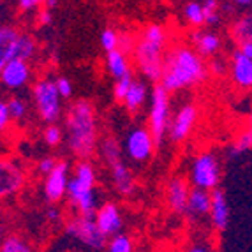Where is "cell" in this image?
<instances>
[{
  "instance_id": "cell-1",
  "label": "cell",
  "mask_w": 252,
  "mask_h": 252,
  "mask_svg": "<svg viewBox=\"0 0 252 252\" xmlns=\"http://www.w3.org/2000/svg\"><path fill=\"white\" fill-rule=\"evenodd\" d=\"M206 76L208 72L199 55L187 48H180L168 55V59L164 62L160 85L166 87L169 92H177L185 87L201 83Z\"/></svg>"
},
{
  "instance_id": "cell-2",
  "label": "cell",
  "mask_w": 252,
  "mask_h": 252,
  "mask_svg": "<svg viewBox=\"0 0 252 252\" xmlns=\"http://www.w3.org/2000/svg\"><path fill=\"white\" fill-rule=\"evenodd\" d=\"M67 139L69 147L76 157L89 159L95 150L97 141V120L95 109L90 102H76L67 115Z\"/></svg>"
},
{
  "instance_id": "cell-3",
  "label": "cell",
  "mask_w": 252,
  "mask_h": 252,
  "mask_svg": "<svg viewBox=\"0 0 252 252\" xmlns=\"http://www.w3.org/2000/svg\"><path fill=\"white\" fill-rule=\"evenodd\" d=\"M164 44L166 32L160 25H148L143 32V37L136 48V60L141 74L148 80L160 81L164 71Z\"/></svg>"
},
{
  "instance_id": "cell-4",
  "label": "cell",
  "mask_w": 252,
  "mask_h": 252,
  "mask_svg": "<svg viewBox=\"0 0 252 252\" xmlns=\"http://www.w3.org/2000/svg\"><path fill=\"white\" fill-rule=\"evenodd\" d=\"M150 132L156 139V145H162L166 130L169 127V90L162 85H157L152 92L150 106Z\"/></svg>"
},
{
  "instance_id": "cell-5",
  "label": "cell",
  "mask_w": 252,
  "mask_h": 252,
  "mask_svg": "<svg viewBox=\"0 0 252 252\" xmlns=\"http://www.w3.org/2000/svg\"><path fill=\"white\" fill-rule=\"evenodd\" d=\"M65 233H67V236L81 242L89 249L101 251V249L106 247V238L108 236L101 231V227H99V224H97V220L94 217L81 215V217L74 219L65 226Z\"/></svg>"
},
{
  "instance_id": "cell-6",
  "label": "cell",
  "mask_w": 252,
  "mask_h": 252,
  "mask_svg": "<svg viewBox=\"0 0 252 252\" xmlns=\"http://www.w3.org/2000/svg\"><path fill=\"white\" fill-rule=\"evenodd\" d=\"M60 92L57 83L50 80H41L34 87V99L37 111L44 122L53 124L60 117Z\"/></svg>"
},
{
  "instance_id": "cell-7",
  "label": "cell",
  "mask_w": 252,
  "mask_h": 252,
  "mask_svg": "<svg viewBox=\"0 0 252 252\" xmlns=\"http://www.w3.org/2000/svg\"><path fill=\"white\" fill-rule=\"evenodd\" d=\"M190 180L194 187H203V189H215L219 184V164L214 154L205 152L194 159L192 168H190Z\"/></svg>"
},
{
  "instance_id": "cell-8",
  "label": "cell",
  "mask_w": 252,
  "mask_h": 252,
  "mask_svg": "<svg viewBox=\"0 0 252 252\" xmlns=\"http://www.w3.org/2000/svg\"><path fill=\"white\" fill-rule=\"evenodd\" d=\"M67 194H69L71 203L78 208V212H80L81 215H85V217H94V219L97 217V214H95L97 199H95V194H94V185L83 184V182L74 177L72 180H69Z\"/></svg>"
},
{
  "instance_id": "cell-9",
  "label": "cell",
  "mask_w": 252,
  "mask_h": 252,
  "mask_svg": "<svg viewBox=\"0 0 252 252\" xmlns=\"http://www.w3.org/2000/svg\"><path fill=\"white\" fill-rule=\"evenodd\" d=\"M154 147H157L156 139H154L150 130L147 129H134L126 139L127 154H129L130 159L138 160V162L150 159V156L154 154Z\"/></svg>"
},
{
  "instance_id": "cell-10",
  "label": "cell",
  "mask_w": 252,
  "mask_h": 252,
  "mask_svg": "<svg viewBox=\"0 0 252 252\" xmlns=\"http://www.w3.org/2000/svg\"><path fill=\"white\" fill-rule=\"evenodd\" d=\"M35 53V42L29 35H18L14 41L0 46V67L14 59L30 60Z\"/></svg>"
},
{
  "instance_id": "cell-11",
  "label": "cell",
  "mask_w": 252,
  "mask_h": 252,
  "mask_svg": "<svg viewBox=\"0 0 252 252\" xmlns=\"http://www.w3.org/2000/svg\"><path fill=\"white\" fill-rule=\"evenodd\" d=\"M198 120V108L192 104H185L184 108H180L175 118H173L171 126H169V138L175 141V143H180L184 141L187 136L190 134L194 124Z\"/></svg>"
},
{
  "instance_id": "cell-12",
  "label": "cell",
  "mask_w": 252,
  "mask_h": 252,
  "mask_svg": "<svg viewBox=\"0 0 252 252\" xmlns=\"http://www.w3.org/2000/svg\"><path fill=\"white\" fill-rule=\"evenodd\" d=\"M67 162H57L55 169L46 175V182H44V194H46L48 201H60L67 192Z\"/></svg>"
},
{
  "instance_id": "cell-13",
  "label": "cell",
  "mask_w": 252,
  "mask_h": 252,
  "mask_svg": "<svg viewBox=\"0 0 252 252\" xmlns=\"http://www.w3.org/2000/svg\"><path fill=\"white\" fill-rule=\"evenodd\" d=\"M0 76H2V83L7 89H20L29 81L30 78V67L27 60L23 59H14L7 62L5 65L0 67Z\"/></svg>"
},
{
  "instance_id": "cell-14",
  "label": "cell",
  "mask_w": 252,
  "mask_h": 252,
  "mask_svg": "<svg viewBox=\"0 0 252 252\" xmlns=\"http://www.w3.org/2000/svg\"><path fill=\"white\" fill-rule=\"evenodd\" d=\"M212 210V190L203 189V187H194L190 189L189 201H187V214L192 219H201L210 215Z\"/></svg>"
},
{
  "instance_id": "cell-15",
  "label": "cell",
  "mask_w": 252,
  "mask_h": 252,
  "mask_svg": "<svg viewBox=\"0 0 252 252\" xmlns=\"http://www.w3.org/2000/svg\"><path fill=\"white\" fill-rule=\"evenodd\" d=\"M95 220L106 236H115L122 229V215L113 203H106L101 210L97 212Z\"/></svg>"
},
{
  "instance_id": "cell-16",
  "label": "cell",
  "mask_w": 252,
  "mask_h": 252,
  "mask_svg": "<svg viewBox=\"0 0 252 252\" xmlns=\"http://www.w3.org/2000/svg\"><path fill=\"white\" fill-rule=\"evenodd\" d=\"M210 219L217 231H226L229 224V206L226 196L220 189H212V210Z\"/></svg>"
},
{
  "instance_id": "cell-17",
  "label": "cell",
  "mask_w": 252,
  "mask_h": 252,
  "mask_svg": "<svg viewBox=\"0 0 252 252\" xmlns=\"http://www.w3.org/2000/svg\"><path fill=\"white\" fill-rule=\"evenodd\" d=\"M231 74L233 81L242 89H251L252 87V59L244 55L242 51H236L233 55L231 63Z\"/></svg>"
},
{
  "instance_id": "cell-18",
  "label": "cell",
  "mask_w": 252,
  "mask_h": 252,
  "mask_svg": "<svg viewBox=\"0 0 252 252\" xmlns=\"http://www.w3.org/2000/svg\"><path fill=\"white\" fill-rule=\"evenodd\" d=\"M189 184L184 178H175L168 185V205L171 206L177 214L187 210V201H189Z\"/></svg>"
},
{
  "instance_id": "cell-19",
  "label": "cell",
  "mask_w": 252,
  "mask_h": 252,
  "mask_svg": "<svg viewBox=\"0 0 252 252\" xmlns=\"http://www.w3.org/2000/svg\"><path fill=\"white\" fill-rule=\"evenodd\" d=\"M111 177H113V184L117 190L124 196H129L134 190V178L130 175L129 168L122 162V159L111 164Z\"/></svg>"
},
{
  "instance_id": "cell-20",
  "label": "cell",
  "mask_w": 252,
  "mask_h": 252,
  "mask_svg": "<svg viewBox=\"0 0 252 252\" xmlns=\"http://www.w3.org/2000/svg\"><path fill=\"white\" fill-rule=\"evenodd\" d=\"M23 173L14 164H2V194H9L18 190L23 185Z\"/></svg>"
},
{
  "instance_id": "cell-21",
  "label": "cell",
  "mask_w": 252,
  "mask_h": 252,
  "mask_svg": "<svg viewBox=\"0 0 252 252\" xmlns=\"http://www.w3.org/2000/svg\"><path fill=\"white\" fill-rule=\"evenodd\" d=\"M106 65H108V71L111 72V76H115L117 80L130 72L126 53L122 50H118V48L108 51V55H106Z\"/></svg>"
},
{
  "instance_id": "cell-22",
  "label": "cell",
  "mask_w": 252,
  "mask_h": 252,
  "mask_svg": "<svg viewBox=\"0 0 252 252\" xmlns=\"http://www.w3.org/2000/svg\"><path fill=\"white\" fill-rule=\"evenodd\" d=\"M145 99H147V87L141 81H132L129 92H127L126 99H124V104L129 109L130 113H136L141 106H143Z\"/></svg>"
},
{
  "instance_id": "cell-23",
  "label": "cell",
  "mask_w": 252,
  "mask_h": 252,
  "mask_svg": "<svg viewBox=\"0 0 252 252\" xmlns=\"http://www.w3.org/2000/svg\"><path fill=\"white\" fill-rule=\"evenodd\" d=\"M194 42H196V48H198L199 53L205 55V57L217 53L219 48H220V37L217 34H212V32L196 34L194 35Z\"/></svg>"
},
{
  "instance_id": "cell-24",
  "label": "cell",
  "mask_w": 252,
  "mask_h": 252,
  "mask_svg": "<svg viewBox=\"0 0 252 252\" xmlns=\"http://www.w3.org/2000/svg\"><path fill=\"white\" fill-rule=\"evenodd\" d=\"M233 35L238 39V42L252 41V14H245L242 20H238L233 27Z\"/></svg>"
},
{
  "instance_id": "cell-25",
  "label": "cell",
  "mask_w": 252,
  "mask_h": 252,
  "mask_svg": "<svg viewBox=\"0 0 252 252\" xmlns=\"http://www.w3.org/2000/svg\"><path fill=\"white\" fill-rule=\"evenodd\" d=\"M102 157H104V160L109 166L122 159V147H120V143L115 138L104 139V143H102Z\"/></svg>"
},
{
  "instance_id": "cell-26",
  "label": "cell",
  "mask_w": 252,
  "mask_h": 252,
  "mask_svg": "<svg viewBox=\"0 0 252 252\" xmlns=\"http://www.w3.org/2000/svg\"><path fill=\"white\" fill-rule=\"evenodd\" d=\"M185 18L189 23L192 25H203L206 23L205 21V11H203V4L199 2H189V4L185 5Z\"/></svg>"
},
{
  "instance_id": "cell-27",
  "label": "cell",
  "mask_w": 252,
  "mask_h": 252,
  "mask_svg": "<svg viewBox=\"0 0 252 252\" xmlns=\"http://www.w3.org/2000/svg\"><path fill=\"white\" fill-rule=\"evenodd\" d=\"M251 148H252V127L238 136V139H236L235 145L231 147V154L229 156L231 157L240 156V154H244V152L251 150Z\"/></svg>"
},
{
  "instance_id": "cell-28",
  "label": "cell",
  "mask_w": 252,
  "mask_h": 252,
  "mask_svg": "<svg viewBox=\"0 0 252 252\" xmlns=\"http://www.w3.org/2000/svg\"><path fill=\"white\" fill-rule=\"evenodd\" d=\"M108 251L109 252H130L132 251V242H130L129 236L118 235L117 233L113 238L109 240Z\"/></svg>"
},
{
  "instance_id": "cell-29",
  "label": "cell",
  "mask_w": 252,
  "mask_h": 252,
  "mask_svg": "<svg viewBox=\"0 0 252 252\" xmlns=\"http://www.w3.org/2000/svg\"><path fill=\"white\" fill-rule=\"evenodd\" d=\"M132 76H130V72L129 74H126V76H122V78H118L117 80V85H115V89H113V94H115V99H118V101H124L126 99V95H127V92H129V89H130V85H132Z\"/></svg>"
},
{
  "instance_id": "cell-30",
  "label": "cell",
  "mask_w": 252,
  "mask_h": 252,
  "mask_svg": "<svg viewBox=\"0 0 252 252\" xmlns=\"http://www.w3.org/2000/svg\"><path fill=\"white\" fill-rule=\"evenodd\" d=\"M0 251L2 252H30V247L21 238L9 236L7 240H4V244H2Z\"/></svg>"
},
{
  "instance_id": "cell-31",
  "label": "cell",
  "mask_w": 252,
  "mask_h": 252,
  "mask_svg": "<svg viewBox=\"0 0 252 252\" xmlns=\"http://www.w3.org/2000/svg\"><path fill=\"white\" fill-rule=\"evenodd\" d=\"M203 11H205V21L208 25H217L219 23V2L217 0H205L203 2Z\"/></svg>"
},
{
  "instance_id": "cell-32",
  "label": "cell",
  "mask_w": 252,
  "mask_h": 252,
  "mask_svg": "<svg viewBox=\"0 0 252 252\" xmlns=\"http://www.w3.org/2000/svg\"><path fill=\"white\" fill-rule=\"evenodd\" d=\"M9 104V111H11V118H14V120H21V118L25 117L27 113V104L23 99H20V97H13L11 101H7Z\"/></svg>"
},
{
  "instance_id": "cell-33",
  "label": "cell",
  "mask_w": 252,
  "mask_h": 252,
  "mask_svg": "<svg viewBox=\"0 0 252 252\" xmlns=\"http://www.w3.org/2000/svg\"><path fill=\"white\" fill-rule=\"evenodd\" d=\"M118 41H120V37H118L117 32L111 29H106L101 34V44L106 51H111V50H115V48H118Z\"/></svg>"
},
{
  "instance_id": "cell-34",
  "label": "cell",
  "mask_w": 252,
  "mask_h": 252,
  "mask_svg": "<svg viewBox=\"0 0 252 252\" xmlns=\"http://www.w3.org/2000/svg\"><path fill=\"white\" fill-rule=\"evenodd\" d=\"M44 139H46V143L50 147H57L62 141V130L57 126H53V124H50V127L44 130Z\"/></svg>"
},
{
  "instance_id": "cell-35",
  "label": "cell",
  "mask_w": 252,
  "mask_h": 252,
  "mask_svg": "<svg viewBox=\"0 0 252 252\" xmlns=\"http://www.w3.org/2000/svg\"><path fill=\"white\" fill-rule=\"evenodd\" d=\"M57 83V89H59V92H60V95L62 97H71V94H72V85H71V81L67 80V78H59V80L55 81Z\"/></svg>"
},
{
  "instance_id": "cell-36",
  "label": "cell",
  "mask_w": 252,
  "mask_h": 252,
  "mask_svg": "<svg viewBox=\"0 0 252 252\" xmlns=\"http://www.w3.org/2000/svg\"><path fill=\"white\" fill-rule=\"evenodd\" d=\"M55 166H57L55 159H51V157H44V159L39 162L37 169H39V173H42V175H50V173L55 169Z\"/></svg>"
},
{
  "instance_id": "cell-37",
  "label": "cell",
  "mask_w": 252,
  "mask_h": 252,
  "mask_svg": "<svg viewBox=\"0 0 252 252\" xmlns=\"http://www.w3.org/2000/svg\"><path fill=\"white\" fill-rule=\"evenodd\" d=\"M9 118H11V111H9V104L7 101H2L0 102V127L2 129H5V126H7Z\"/></svg>"
},
{
  "instance_id": "cell-38",
  "label": "cell",
  "mask_w": 252,
  "mask_h": 252,
  "mask_svg": "<svg viewBox=\"0 0 252 252\" xmlns=\"http://www.w3.org/2000/svg\"><path fill=\"white\" fill-rule=\"evenodd\" d=\"M42 2H46V0H20V9L21 11H32Z\"/></svg>"
},
{
  "instance_id": "cell-39",
  "label": "cell",
  "mask_w": 252,
  "mask_h": 252,
  "mask_svg": "<svg viewBox=\"0 0 252 252\" xmlns=\"http://www.w3.org/2000/svg\"><path fill=\"white\" fill-rule=\"evenodd\" d=\"M240 51L244 55H247V57H251L252 59V41H244L240 42Z\"/></svg>"
},
{
  "instance_id": "cell-40",
  "label": "cell",
  "mask_w": 252,
  "mask_h": 252,
  "mask_svg": "<svg viewBox=\"0 0 252 252\" xmlns=\"http://www.w3.org/2000/svg\"><path fill=\"white\" fill-rule=\"evenodd\" d=\"M212 72H214V74H222L224 72V63H220V62H214L212 63Z\"/></svg>"
},
{
  "instance_id": "cell-41",
  "label": "cell",
  "mask_w": 252,
  "mask_h": 252,
  "mask_svg": "<svg viewBox=\"0 0 252 252\" xmlns=\"http://www.w3.org/2000/svg\"><path fill=\"white\" fill-rule=\"evenodd\" d=\"M50 21H51L50 9H48V11H42V13H41V23H42V25H48Z\"/></svg>"
},
{
  "instance_id": "cell-42",
  "label": "cell",
  "mask_w": 252,
  "mask_h": 252,
  "mask_svg": "<svg viewBox=\"0 0 252 252\" xmlns=\"http://www.w3.org/2000/svg\"><path fill=\"white\" fill-rule=\"evenodd\" d=\"M231 2L236 5H251L252 4V0H231Z\"/></svg>"
},
{
  "instance_id": "cell-43",
  "label": "cell",
  "mask_w": 252,
  "mask_h": 252,
  "mask_svg": "<svg viewBox=\"0 0 252 252\" xmlns=\"http://www.w3.org/2000/svg\"><path fill=\"white\" fill-rule=\"evenodd\" d=\"M48 217H50V219H57V217H59V212L55 210V208H50V210H48Z\"/></svg>"
},
{
  "instance_id": "cell-44",
  "label": "cell",
  "mask_w": 252,
  "mask_h": 252,
  "mask_svg": "<svg viewBox=\"0 0 252 252\" xmlns=\"http://www.w3.org/2000/svg\"><path fill=\"white\" fill-rule=\"evenodd\" d=\"M55 5H57V0H46V7L48 9L55 7Z\"/></svg>"
},
{
  "instance_id": "cell-45",
  "label": "cell",
  "mask_w": 252,
  "mask_h": 252,
  "mask_svg": "<svg viewBox=\"0 0 252 252\" xmlns=\"http://www.w3.org/2000/svg\"><path fill=\"white\" fill-rule=\"evenodd\" d=\"M251 126H252V113H251Z\"/></svg>"
}]
</instances>
